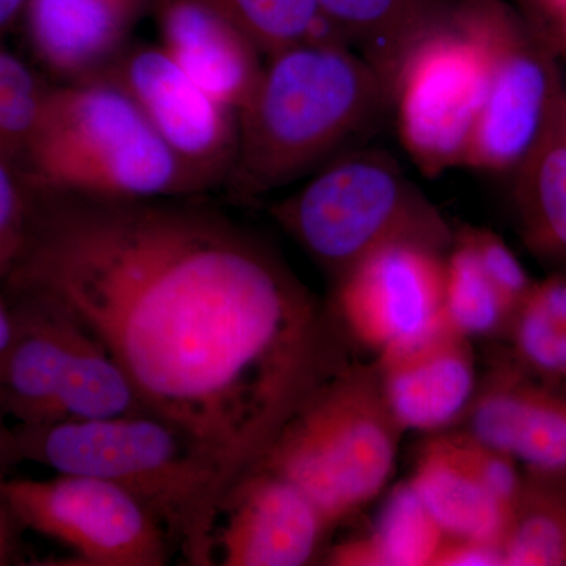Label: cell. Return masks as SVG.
<instances>
[{
  "label": "cell",
  "instance_id": "cell-1",
  "mask_svg": "<svg viewBox=\"0 0 566 566\" xmlns=\"http://www.w3.org/2000/svg\"><path fill=\"white\" fill-rule=\"evenodd\" d=\"M2 282L74 316L148 415L188 436L230 488L353 360L329 303L262 238L189 197L31 186L24 234Z\"/></svg>",
  "mask_w": 566,
  "mask_h": 566
},
{
  "label": "cell",
  "instance_id": "cell-2",
  "mask_svg": "<svg viewBox=\"0 0 566 566\" xmlns=\"http://www.w3.org/2000/svg\"><path fill=\"white\" fill-rule=\"evenodd\" d=\"M392 85L359 52L312 41L266 57L238 112V150L226 185L240 197L282 188L374 129Z\"/></svg>",
  "mask_w": 566,
  "mask_h": 566
},
{
  "label": "cell",
  "instance_id": "cell-3",
  "mask_svg": "<svg viewBox=\"0 0 566 566\" xmlns=\"http://www.w3.org/2000/svg\"><path fill=\"white\" fill-rule=\"evenodd\" d=\"M22 460L120 486L164 528L186 564L216 565L226 476L191 439L153 416L14 427Z\"/></svg>",
  "mask_w": 566,
  "mask_h": 566
},
{
  "label": "cell",
  "instance_id": "cell-4",
  "mask_svg": "<svg viewBox=\"0 0 566 566\" xmlns=\"http://www.w3.org/2000/svg\"><path fill=\"white\" fill-rule=\"evenodd\" d=\"M20 170L33 188L52 191L118 199L202 193L128 93L104 77L50 88Z\"/></svg>",
  "mask_w": 566,
  "mask_h": 566
},
{
  "label": "cell",
  "instance_id": "cell-5",
  "mask_svg": "<svg viewBox=\"0 0 566 566\" xmlns=\"http://www.w3.org/2000/svg\"><path fill=\"white\" fill-rule=\"evenodd\" d=\"M403 434L376 364L352 360L290 417L253 469L289 480L337 527L385 490Z\"/></svg>",
  "mask_w": 566,
  "mask_h": 566
},
{
  "label": "cell",
  "instance_id": "cell-6",
  "mask_svg": "<svg viewBox=\"0 0 566 566\" xmlns=\"http://www.w3.org/2000/svg\"><path fill=\"white\" fill-rule=\"evenodd\" d=\"M275 221L338 281L368 255L397 243L447 253L455 232L394 156L345 153L273 208Z\"/></svg>",
  "mask_w": 566,
  "mask_h": 566
},
{
  "label": "cell",
  "instance_id": "cell-7",
  "mask_svg": "<svg viewBox=\"0 0 566 566\" xmlns=\"http://www.w3.org/2000/svg\"><path fill=\"white\" fill-rule=\"evenodd\" d=\"M7 290L17 335L0 360V389L18 423L148 416L104 346L54 301Z\"/></svg>",
  "mask_w": 566,
  "mask_h": 566
},
{
  "label": "cell",
  "instance_id": "cell-8",
  "mask_svg": "<svg viewBox=\"0 0 566 566\" xmlns=\"http://www.w3.org/2000/svg\"><path fill=\"white\" fill-rule=\"evenodd\" d=\"M490 0H463L417 41L395 71L392 109L401 145L427 177L463 166L493 71Z\"/></svg>",
  "mask_w": 566,
  "mask_h": 566
},
{
  "label": "cell",
  "instance_id": "cell-9",
  "mask_svg": "<svg viewBox=\"0 0 566 566\" xmlns=\"http://www.w3.org/2000/svg\"><path fill=\"white\" fill-rule=\"evenodd\" d=\"M14 515L74 553L70 565L164 566L172 545L161 524L120 486L91 475L0 482Z\"/></svg>",
  "mask_w": 566,
  "mask_h": 566
},
{
  "label": "cell",
  "instance_id": "cell-10",
  "mask_svg": "<svg viewBox=\"0 0 566 566\" xmlns=\"http://www.w3.org/2000/svg\"><path fill=\"white\" fill-rule=\"evenodd\" d=\"M444 282V252L390 244L335 281L329 305L349 344L379 359L419 345L449 324Z\"/></svg>",
  "mask_w": 566,
  "mask_h": 566
},
{
  "label": "cell",
  "instance_id": "cell-11",
  "mask_svg": "<svg viewBox=\"0 0 566 566\" xmlns=\"http://www.w3.org/2000/svg\"><path fill=\"white\" fill-rule=\"evenodd\" d=\"M117 84L202 192L226 185L238 150V112L203 91L163 46L126 48L99 76Z\"/></svg>",
  "mask_w": 566,
  "mask_h": 566
},
{
  "label": "cell",
  "instance_id": "cell-12",
  "mask_svg": "<svg viewBox=\"0 0 566 566\" xmlns=\"http://www.w3.org/2000/svg\"><path fill=\"white\" fill-rule=\"evenodd\" d=\"M494 62L465 167L505 172L535 147L560 98L553 65L501 7L488 2Z\"/></svg>",
  "mask_w": 566,
  "mask_h": 566
},
{
  "label": "cell",
  "instance_id": "cell-13",
  "mask_svg": "<svg viewBox=\"0 0 566 566\" xmlns=\"http://www.w3.org/2000/svg\"><path fill=\"white\" fill-rule=\"evenodd\" d=\"M333 526L289 480L252 469L223 495L212 547L223 566H304L323 558Z\"/></svg>",
  "mask_w": 566,
  "mask_h": 566
},
{
  "label": "cell",
  "instance_id": "cell-14",
  "mask_svg": "<svg viewBox=\"0 0 566 566\" xmlns=\"http://www.w3.org/2000/svg\"><path fill=\"white\" fill-rule=\"evenodd\" d=\"M475 441L527 471L566 472V395L506 356L480 378L461 422Z\"/></svg>",
  "mask_w": 566,
  "mask_h": 566
},
{
  "label": "cell",
  "instance_id": "cell-15",
  "mask_svg": "<svg viewBox=\"0 0 566 566\" xmlns=\"http://www.w3.org/2000/svg\"><path fill=\"white\" fill-rule=\"evenodd\" d=\"M375 364L387 403L405 433L434 434L460 423L480 382L472 340L450 324Z\"/></svg>",
  "mask_w": 566,
  "mask_h": 566
},
{
  "label": "cell",
  "instance_id": "cell-16",
  "mask_svg": "<svg viewBox=\"0 0 566 566\" xmlns=\"http://www.w3.org/2000/svg\"><path fill=\"white\" fill-rule=\"evenodd\" d=\"M155 0H28L22 20L41 65L63 82L99 76Z\"/></svg>",
  "mask_w": 566,
  "mask_h": 566
},
{
  "label": "cell",
  "instance_id": "cell-17",
  "mask_svg": "<svg viewBox=\"0 0 566 566\" xmlns=\"http://www.w3.org/2000/svg\"><path fill=\"white\" fill-rule=\"evenodd\" d=\"M161 46L191 80L230 109L251 99L262 51L203 0H155Z\"/></svg>",
  "mask_w": 566,
  "mask_h": 566
},
{
  "label": "cell",
  "instance_id": "cell-18",
  "mask_svg": "<svg viewBox=\"0 0 566 566\" xmlns=\"http://www.w3.org/2000/svg\"><path fill=\"white\" fill-rule=\"evenodd\" d=\"M408 482L447 536L502 547L512 510L461 457L452 431L428 439Z\"/></svg>",
  "mask_w": 566,
  "mask_h": 566
},
{
  "label": "cell",
  "instance_id": "cell-19",
  "mask_svg": "<svg viewBox=\"0 0 566 566\" xmlns=\"http://www.w3.org/2000/svg\"><path fill=\"white\" fill-rule=\"evenodd\" d=\"M340 40L392 85L406 52L450 20L463 0H315Z\"/></svg>",
  "mask_w": 566,
  "mask_h": 566
},
{
  "label": "cell",
  "instance_id": "cell-20",
  "mask_svg": "<svg viewBox=\"0 0 566 566\" xmlns=\"http://www.w3.org/2000/svg\"><path fill=\"white\" fill-rule=\"evenodd\" d=\"M516 211L527 248L566 274V120L564 96L520 164Z\"/></svg>",
  "mask_w": 566,
  "mask_h": 566
},
{
  "label": "cell",
  "instance_id": "cell-21",
  "mask_svg": "<svg viewBox=\"0 0 566 566\" xmlns=\"http://www.w3.org/2000/svg\"><path fill=\"white\" fill-rule=\"evenodd\" d=\"M447 535L411 483L395 486L371 534L331 547L323 564L335 566H433Z\"/></svg>",
  "mask_w": 566,
  "mask_h": 566
},
{
  "label": "cell",
  "instance_id": "cell-22",
  "mask_svg": "<svg viewBox=\"0 0 566 566\" xmlns=\"http://www.w3.org/2000/svg\"><path fill=\"white\" fill-rule=\"evenodd\" d=\"M502 553L504 566H566V472H523Z\"/></svg>",
  "mask_w": 566,
  "mask_h": 566
},
{
  "label": "cell",
  "instance_id": "cell-23",
  "mask_svg": "<svg viewBox=\"0 0 566 566\" xmlns=\"http://www.w3.org/2000/svg\"><path fill=\"white\" fill-rule=\"evenodd\" d=\"M505 337L520 367L566 395V274L534 283Z\"/></svg>",
  "mask_w": 566,
  "mask_h": 566
},
{
  "label": "cell",
  "instance_id": "cell-24",
  "mask_svg": "<svg viewBox=\"0 0 566 566\" xmlns=\"http://www.w3.org/2000/svg\"><path fill=\"white\" fill-rule=\"evenodd\" d=\"M270 57L312 41H338L315 0H203Z\"/></svg>",
  "mask_w": 566,
  "mask_h": 566
},
{
  "label": "cell",
  "instance_id": "cell-25",
  "mask_svg": "<svg viewBox=\"0 0 566 566\" xmlns=\"http://www.w3.org/2000/svg\"><path fill=\"white\" fill-rule=\"evenodd\" d=\"M444 311L447 323L469 340L506 335L512 323L474 249L460 232L446 253Z\"/></svg>",
  "mask_w": 566,
  "mask_h": 566
},
{
  "label": "cell",
  "instance_id": "cell-26",
  "mask_svg": "<svg viewBox=\"0 0 566 566\" xmlns=\"http://www.w3.org/2000/svg\"><path fill=\"white\" fill-rule=\"evenodd\" d=\"M50 88L0 43V158L18 169Z\"/></svg>",
  "mask_w": 566,
  "mask_h": 566
},
{
  "label": "cell",
  "instance_id": "cell-27",
  "mask_svg": "<svg viewBox=\"0 0 566 566\" xmlns=\"http://www.w3.org/2000/svg\"><path fill=\"white\" fill-rule=\"evenodd\" d=\"M460 233L474 249L483 271L493 283L495 292L501 296L502 303L505 304L513 319L535 282L528 277L527 271L524 270L512 249L491 230L465 227L460 230Z\"/></svg>",
  "mask_w": 566,
  "mask_h": 566
},
{
  "label": "cell",
  "instance_id": "cell-28",
  "mask_svg": "<svg viewBox=\"0 0 566 566\" xmlns=\"http://www.w3.org/2000/svg\"><path fill=\"white\" fill-rule=\"evenodd\" d=\"M31 203V186L13 163L0 158V244L17 255Z\"/></svg>",
  "mask_w": 566,
  "mask_h": 566
},
{
  "label": "cell",
  "instance_id": "cell-29",
  "mask_svg": "<svg viewBox=\"0 0 566 566\" xmlns=\"http://www.w3.org/2000/svg\"><path fill=\"white\" fill-rule=\"evenodd\" d=\"M504 553L494 543L447 536L433 566H502Z\"/></svg>",
  "mask_w": 566,
  "mask_h": 566
},
{
  "label": "cell",
  "instance_id": "cell-30",
  "mask_svg": "<svg viewBox=\"0 0 566 566\" xmlns=\"http://www.w3.org/2000/svg\"><path fill=\"white\" fill-rule=\"evenodd\" d=\"M9 408H7L6 398L0 389V482L9 479L11 472L22 463L20 446H18L14 427L9 424Z\"/></svg>",
  "mask_w": 566,
  "mask_h": 566
},
{
  "label": "cell",
  "instance_id": "cell-31",
  "mask_svg": "<svg viewBox=\"0 0 566 566\" xmlns=\"http://www.w3.org/2000/svg\"><path fill=\"white\" fill-rule=\"evenodd\" d=\"M21 531L24 527L14 515L6 495L0 493V566L13 564Z\"/></svg>",
  "mask_w": 566,
  "mask_h": 566
},
{
  "label": "cell",
  "instance_id": "cell-32",
  "mask_svg": "<svg viewBox=\"0 0 566 566\" xmlns=\"http://www.w3.org/2000/svg\"><path fill=\"white\" fill-rule=\"evenodd\" d=\"M17 335V322L7 297L0 296V360L9 352Z\"/></svg>",
  "mask_w": 566,
  "mask_h": 566
},
{
  "label": "cell",
  "instance_id": "cell-33",
  "mask_svg": "<svg viewBox=\"0 0 566 566\" xmlns=\"http://www.w3.org/2000/svg\"><path fill=\"white\" fill-rule=\"evenodd\" d=\"M28 0H0V33L11 28L24 13Z\"/></svg>",
  "mask_w": 566,
  "mask_h": 566
},
{
  "label": "cell",
  "instance_id": "cell-34",
  "mask_svg": "<svg viewBox=\"0 0 566 566\" xmlns=\"http://www.w3.org/2000/svg\"><path fill=\"white\" fill-rule=\"evenodd\" d=\"M14 253L9 251V249L3 248L0 244V281L6 277V274L9 273L11 262H13Z\"/></svg>",
  "mask_w": 566,
  "mask_h": 566
},
{
  "label": "cell",
  "instance_id": "cell-35",
  "mask_svg": "<svg viewBox=\"0 0 566 566\" xmlns=\"http://www.w3.org/2000/svg\"><path fill=\"white\" fill-rule=\"evenodd\" d=\"M558 13H560V36L562 41H564V44L566 46V7L565 9L558 11Z\"/></svg>",
  "mask_w": 566,
  "mask_h": 566
},
{
  "label": "cell",
  "instance_id": "cell-36",
  "mask_svg": "<svg viewBox=\"0 0 566 566\" xmlns=\"http://www.w3.org/2000/svg\"><path fill=\"white\" fill-rule=\"evenodd\" d=\"M547 3H549L551 7H554L557 11L565 9L566 7V0H547Z\"/></svg>",
  "mask_w": 566,
  "mask_h": 566
},
{
  "label": "cell",
  "instance_id": "cell-37",
  "mask_svg": "<svg viewBox=\"0 0 566 566\" xmlns=\"http://www.w3.org/2000/svg\"><path fill=\"white\" fill-rule=\"evenodd\" d=\"M564 111H565V120H566V98H564Z\"/></svg>",
  "mask_w": 566,
  "mask_h": 566
}]
</instances>
